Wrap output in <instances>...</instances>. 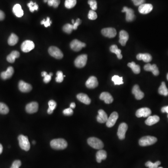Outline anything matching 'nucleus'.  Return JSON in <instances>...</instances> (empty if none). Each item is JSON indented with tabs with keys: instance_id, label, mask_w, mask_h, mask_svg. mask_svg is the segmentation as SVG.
Masks as SVG:
<instances>
[{
	"instance_id": "nucleus-57",
	"label": "nucleus",
	"mask_w": 168,
	"mask_h": 168,
	"mask_svg": "<svg viewBox=\"0 0 168 168\" xmlns=\"http://www.w3.org/2000/svg\"><path fill=\"white\" fill-rule=\"evenodd\" d=\"M44 2H47L48 0H44Z\"/></svg>"
},
{
	"instance_id": "nucleus-4",
	"label": "nucleus",
	"mask_w": 168,
	"mask_h": 168,
	"mask_svg": "<svg viewBox=\"0 0 168 168\" xmlns=\"http://www.w3.org/2000/svg\"><path fill=\"white\" fill-rule=\"evenodd\" d=\"M19 141V143L20 148L22 150L28 151L30 149V145L28 137L21 134L19 136L18 138Z\"/></svg>"
},
{
	"instance_id": "nucleus-39",
	"label": "nucleus",
	"mask_w": 168,
	"mask_h": 168,
	"mask_svg": "<svg viewBox=\"0 0 168 168\" xmlns=\"http://www.w3.org/2000/svg\"><path fill=\"white\" fill-rule=\"evenodd\" d=\"M63 30L67 34H71L73 30V25L67 23L64 26Z\"/></svg>"
},
{
	"instance_id": "nucleus-58",
	"label": "nucleus",
	"mask_w": 168,
	"mask_h": 168,
	"mask_svg": "<svg viewBox=\"0 0 168 168\" xmlns=\"http://www.w3.org/2000/svg\"><path fill=\"white\" fill-rule=\"evenodd\" d=\"M32 143L34 144H35L36 143H35V141H33Z\"/></svg>"
},
{
	"instance_id": "nucleus-38",
	"label": "nucleus",
	"mask_w": 168,
	"mask_h": 168,
	"mask_svg": "<svg viewBox=\"0 0 168 168\" xmlns=\"http://www.w3.org/2000/svg\"><path fill=\"white\" fill-rule=\"evenodd\" d=\"M27 6L29 8L30 11L32 12H33L34 11H37L38 9V5L36 2H33L32 1H30L28 4Z\"/></svg>"
},
{
	"instance_id": "nucleus-49",
	"label": "nucleus",
	"mask_w": 168,
	"mask_h": 168,
	"mask_svg": "<svg viewBox=\"0 0 168 168\" xmlns=\"http://www.w3.org/2000/svg\"><path fill=\"white\" fill-rule=\"evenodd\" d=\"M82 22V21L80 20V19L78 18L77 19L76 21L75 22L74 24L73 25V30H76L77 29L78 26L80 25Z\"/></svg>"
},
{
	"instance_id": "nucleus-11",
	"label": "nucleus",
	"mask_w": 168,
	"mask_h": 168,
	"mask_svg": "<svg viewBox=\"0 0 168 168\" xmlns=\"http://www.w3.org/2000/svg\"><path fill=\"white\" fill-rule=\"evenodd\" d=\"M151 114V111L148 108H141L137 110L136 116L138 118L140 117H148Z\"/></svg>"
},
{
	"instance_id": "nucleus-44",
	"label": "nucleus",
	"mask_w": 168,
	"mask_h": 168,
	"mask_svg": "<svg viewBox=\"0 0 168 168\" xmlns=\"http://www.w3.org/2000/svg\"><path fill=\"white\" fill-rule=\"evenodd\" d=\"M88 18L90 20H94L97 18V13L93 10H90L89 12L88 15Z\"/></svg>"
},
{
	"instance_id": "nucleus-50",
	"label": "nucleus",
	"mask_w": 168,
	"mask_h": 168,
	"mask_svg": "<svg viewBox=\"0 0 168 168\" xmlns=\"http://www.w3.org/2000/svg\"><path fill=\"white\" fill-rule=\"evenodd\" d=\"M134 5L136 6H140L141 5L143 4L145 2V0H132Z\"/></svg>"
},
{
	"instance_id": "nucleus-55",
	"label": "nucleus",
	"mask_w": 168,
	"mask_h": 168,
	"mask_svg": "<svg viewBox=\"0 0 168 168\" xmlns=\"http://www.w3.org/2000/svg\"><path fill=\"white\" fill-rule=\"evenodd\" d=\"M47 74V73L46 72H42V76L43 77H44Z\"/></svg>"
},
{
	"instance_id": "nucleus-12",
	"label": "nucleus",
	"mask_w": 168,
	"mask_h": 168,
	"mask_svg": "<svg viewBox=\"0 0 168 168\" xmlns=\"http://www.w3.org/2000/svg\"><path fill=\"white\" fill-rule=\"evenodd\" d=\"M103 36L108 38H113L116 36L117 32L116 30L113 28H104L101 30Z\"/></svg>"
},
{
	"instance_id": "nucleus-21",
	"label": "nucleus",
	"mask_w": 168,
	"mask_h": 168,
	"mask_svg": "<svg viewBox=\"0 0 168 168\" xmlns=\"http://www.w3.org/2000/svg\"><path fill=\"white\" fill-rule=\"evenodd\" d=\"M129 38V34L125 30H121L119 32V43L122 46H125Z\"/></svg>"
},
{
	"instance_id": "nucleus-3",
	"label": "nucleus",
	"mask_w": 168,
	"mask_h": 168,
	"mask_svg": "<svg viewBox=\"0 0 168 168\" xmlns=\"http://www.w3.org/2000/svg\"><path fill=\"white\" fill-rule=\"evenodd\" d=\"M87 143L91 147L96 150H101L104 147L103 142L100 139L96 137L88 138Z\"/></svg>"
},
{
	"instance_id": "nucleus-5",
	"label": "nucleus",
	"mask_w": 168,
	"mask_h": 168,
	"mask_svg": "<svg viewBox=\"0 0 168 168\" xmlns=\"http://www.w3.org/2000/svg\"><path fill=\"white\" fill-rule=\"evenodd\" d=\"M87 60V55H80L76 58L74 61V64L77 68H81L85 67L86 64Z\"/></svg>"
},
{
	"instance_id": "nucleus-28",
	"label": "nucleus",
	"mask_w": 168,
	"mask_h": 168,
	"mask_svg": "<svg viewBox=\"0 0 168 168\" xmlns=\"http://www.w3.org/2000/svg\"><path fill=\"white\" fill-rule=\"evenodd\" d=\"M20 57V53L16 51H12L10 54L7 56V60L8 62L13 63L15 61L16 58H18Z\"/></svg>"
},
{
	"instance_id": "nucleus-16",
	"label": "nucleus",
	"mask_w": 168,
	"mask_h": 168,
	"mask_svg": "<svg viewBox=\"0 0 168 168\" xmlns=\"http://www.w3.org/2000/svg\"><path fill=\"white\" fill-rule=\"evenodd\" d=\"M86 86L87 88L90 89L96 88L98 86L97 79L94 76L90 77L86 82Z\"/></svg>"
},
{
	"instance_id": "nucleus-2",
	"label": "nucleus",
	"mask_w": 168,
	"mask_h": 168,
	"mask_svg": "<svg viewBox=\"0 0 168 168\" xmlns=\"http://www.w3.org/2000/svg\"><path fill=\"white\" fill-rule=\"evenodd\" d=\"M157 141L156 137L151 136H146L141 138L139 140V143L140 145L143 147L150 146L155 143Z\"/></svg>"
},
{
	"instance_id": "nucleus-56",
	"label": "nucleus",
	"mask_w": 168,
	"mask_h": 168,
	"mask_svg": "<svg viewBox=\"0 0 168 168\" xmlns=\"http://www.w3.org/2000/svg\"><path fill=\"white\" fill-rule=\"evenodd\" d=\"M72 24H74V22H75V21H74V20H73V19H72Z\"/></svg>"
},
{
	"instance_id": "nucleus-30",
	"label": "nucleus",
	"mask_w": 168,
	"mask_h": 168,
	"mask_svg": "<svg viewBox=\"0 0 168 168\" xmlns=\"http://www.w3.org/2000/svg\"><path fill=\"white\" fill-rule=\"evenodd\" d=\"M110 50L111 52L114 53L116 55L118 59H121L122 58V55L121 54L122 51L120 49L118 48L117 45H115V44L112 45L110 47Z\"/></svg>"
},
{
	"instance_id": "nucleus-40",
	"label": "nucleus",
	"mask_w": 168,
	"mask_h": 168,
	"mask_svg": "<svg viewBox=\"0 0 168 168\" xmlns=\"http://www.w3.org/2000/svg\"><path fill=\"white\" fill-rule=\"evenodd\" d=\"M161 164L160 161H157L155 163H153L150 161H148L145 164V165L148 168H157L159 165Z\"/></svg>"
},
{
	"instance_id": "nucleus-26",
	"label": "nucleus",
	"mask_w": 168,
	"mask_h": 168,
	"mask_svg": "<svg viewBox=\"0 0 168 168\" xmlns=\"http://www.w3.org/2000/svg\"><path fill=\"white\" fill-rule=\"evenodd\" d=\"M160 118L157 115L148 116L147 119L145 121V123L148 126H152L156 124L159 122Z\"/></svg>"
},
{
	"instance_id": "nucleus-29",
	"label": "nucleus",
	"mask_w": 168,
	"mask_h": 168,
	"mask_svg": "<svg viewBox=\"0 0 168 168\" xmlns=\"http://www.w3.org/2000/svg\"><path fill=\"white\" fill-rule=\"evenodd\" d=\"M96 160L98 162L100 163L102 160H105L107 158V153L105 151L101 150L98 151L96 153Z\"/></svg>"
},
{
	"instance_id": "nucleus-17",
	"label": "nucleus",
	"mask_w": 168,
	"mask_h": 168,
	"mask_svg": "<svg viewBox=\"0 0 168 168\" xmlns=\"http://www.w3.org/2000/svg\"><path fill=\"white\" fill-rule=\"evenodd\" d=\"M26 111L29 114H33L38 111V104L37 102L29 103L26 106Z\"/></svg>"
},
{
	"instance_id": "nucleus-33",
	"label": "nucleus",
	"mask_w": 168,
	"mask_h": 168,
	"mask_svg": "<svg viewBox=\"0 0 168 168\" xmlns=\"http://www.w3.org/2000/svg\"><path fill=\"white\" fill-rule=\"evenodd\" d=\"M128 66L132 69L134 73L135 74H139L141 72L140 67L137 65L134 62H132L131 63H128Z\"/></svg>"
},
{
	"instance_id": "nucleus-19",
	"label": "nucleus",
	"mask_w": 168,
	"mask_h": 168,
	"mask_svg": "<svg viewBox=\"0 0 168 168\" xmlns=\"http://www.w3.org/2000/svg\"><path fill=\"white\" fill-rule=\"evenodd\" d=\"M132 93L135 96L136 99L141 100L143 98L144 94L140 89L139 86L137 85H134L132 89Z\"/></svg>"
},
{
	"instance_id": "nucleus-36",
	"label": "nucleus",
	"mask_w": 168,
	"mask_h": 168,
	"mask_svg": "<svg viewBox=\"0 0 168 168\" xmlns=\"http://www.w3.org/2000/svg\"><path fill=\"white\" fill-rule=\"evenodd\" d=\"M9 112L8 107L4 103H0V114L6 115Z\"/></svg>"
},
{
	"instance_id": "nucleus-8",
	"label": "nucleus",
	"mask_w": 168,
	"mask_h": 168,
	"mask_svg": "<svg viewBox=\"0 0 168 168\" xmlns=\"http://www.w3.org/2000/svg\"><path fill=\"white\" fill-rule=\"evenodd\" d=\"M35 48V44L30 40H26L21 45V50L23 52H28L31 51Z\"/></svg>"
},
{
	"instance_id": "nucleus-10",
	"label": "nucleus",
	"mask_w": 168,
	"mask_h": 168,
	"mask_svg": "<svg viewBox=\"0 0 168 168\" xmlns=\"http://www.w3.org/2000/svg\"><path fill=\"white\" fill-rule=\"evenodd\" d=\"M119 115L116 112H112L106 122L107 126L108 128H111L115 125L117 119L118 118Z\"/></svg>"
},
{
	"instance_id": "nucleus-42",
	"label": "nucleus",
	"mask_w": 168,
	"mask_h": 168,
	"mask_svg": "<svg viewBox=\"0 0 168 168\" xmlns=\"http://www.w3.org/2000/svg\"><path fill=\"white\" fill-rule=\"evenodd\" d=\"M64 75L61 71H58L57 72V77L56 78V81L58 83H61L64 80Z\"/></svg>"
},
{
	"instance_id": "nucleus-24",
	"label": "nucleus",
	"mask_w": 168,
	"mask_h": 168,
	"mask_svg": "<svg viewBox=\"0 0 168 168\" xmlns=\"http://www.w3.org/2000/svg\"><path fill=\"white\" fill-rule=\"evenodd\" d=\"M137 59L139 60H143L146 63H149L152 60V57L148 53H139L136 56Z\"/></svg>"
},
{
	"instance_id": "nucleus-14",
	"label": "nucleus",
	"mask_w": 168,
	"mask_h": 168,
	"mask_svg": "<svg viewBox=\"0 0 168 168\" xmlns=\"http://www.w3.org/2000/svg\"><path fill=\"white\" fill-rule=\"evenodd\" d=\"M152 4H143L139 6L138 11L141 14H147L150 13L153 9Z\"/></svg>"
},
{
	"instance_id": "nucleus-52",
	"label": "nucleus",
	"mask_w": 168,
	"mask_h": 168,
	"mask_svg": "<svg viewBox=\"0 0 168 168\" xmlns=\"http://www.w3.org/2000/svg\"><path fill=\"white\" fill-rule=\"evenodd\" d=\"M162 112H167L168 114V105L165 107H162L161 109Z\"/></svg>"
},
{
	"instance_id": "nucleus-51",
	"label": "nucleus",
	"mask_w": 168,
	"mask_h": 168,
	"mask_svg": "<svg viewBox=\"0 0 168 168\" xmlns=\"http://www.w3.org/2000/svg\"><path fill=\"white\" fill-rule=\"evenodd\" d=\"M5 15L4 13L2 11L0 10V21L4 20V19L5 18Z\"/></svg>"
},
{
	"instance_id": "nucleus-60",
	"label": "nucleus",
	"mask_w": 168,
	"mask_h": 168,
	"mask_svg": "<svg viewBox=\"0 0 168 168\" xmlns=\"http://www.w3.org/2000/svg\"><path fill=\"white\" fill-rule=\"evenodd\" d=\"M157 168H163L162 167H158Z\"/></svg>"
},
{
	"instance_id": "nucleus-27",
	"label": "nucleus",
	"mask_w": 168,
	"mask_h": 168,
	"mask_svg": "<svg viewBox=\"0 0 168 168\" xmlns=\"http://www.w3.org/2000/svg\"><path fill=\"white\" fill-rule=\"evenodd\" d=\"M13 12L15 16L18 18H21L23 15V11L19 4H16L14 5L13 8Z\"/></svg>"
},
{
	"instance_id": "nucleus-61",
	"label": "nucleus",
	"mask_w": 168,
	"mask_h": 168,
	"mask_svg": "<svg viewBox=\"0 0 168 168\" xmlns=\"http://www.w3.org/2000/svg\"></svg>"
},
{
	"instance_id": "nucleus-32",
	"label": "nucleus",
	"mask_w": 168,
	"mask_h": 168,
	"mask_svg": "<svg viewBox=\"0 0 168 168\" xmlns=\"http://www.w3.org/2000/svg\"><path fill=\"white\" fill-rule=\"evenodd\" d=\"M18 37L15 34L12 33L11 34L8 39V44L11 46H14L18 43Z\"/></svg>"
},
{
	"instance_id": "nucleus-7",
	"label": "nucleus",
	"mask_w": 168,
	"mask_h": 168,
	"mask_svg": "<svg viewBox=\"0 0 168 168\" xmlns=\"http://www.w3.org/2000/svg\"><path fill=\"white\" fill-rule=\"evenodd\" d=\"M86 46L85 43H83L77 39L73 40L70 44L71 49L75 51H80L83 48L85 47Z\"/></svg>"
},
{
	"instance_id": "nucleus-18",
	"label": "nucleus",
	"mask_w": 168,
	"mask_h": 168,
	"mask_svg": "<svg viewBox=\"0 0 168 168\" xmlns=\"http://www.w3.org/2000/svg\"><path fill=\"white\" fill-rule=\"evenodd\" d=\"M144 69L148 72H151L155 76H158L159 74V71L157 65L155 64L151 65L148 63L144 66Z\"/></svg>"
},
{
	"instance_id": "nucleus-47",
	"label": "nucleus",
	"mask_w": 168,
	"mask_h": 168,
	"mask_svg": "<svg viewBox=\"0 0 168 168\" xmlns=\"http://www.w3.org/2000/svg\"><path fill=\"white\" fill-rule=\"evenodd\" d=\"M22 163L20 160H15L13 162L11 168H19Z\"/></svg>"
},
{
	"instance_id": "nucleus-22",
	"label": "nucleus",
	"mask_w": 168,
	"mask_h": 168,
	"mask_svg": "<svg viewBox=\"0 0 168 168\" xmlns=\"http://www.w3.org/2000/svg\"><path fill=\"white\" fill-rule=\"evenodd\" d=\"M14 70L12 66H9L5 72H3L1 74V79L4 80L11 78L14 74Z\"/></svg>"
},
{
	"instance_id": "nucleus-31",
	"label": "nucleus",
	"mask_w": 168,
	"mask_h": 168,
	"mask_svg": "<svg viewBox=\"0 0 168 168\" xmlns=\"http://www.w3.org/2000/svg\"><path fill=\"white\" fill-rule=\"evenodd\" d=\"M158 93L161 95L167 96L168 95V89L166 87V84L164 82L162 83L161 85L160 86L158 89Z\"/></svg>"
},
{
	"instance_id": "nucleus-54",
	"label": "nucleus",
	"mask_w": 168,
	"mask_h": 168,
	"mask_svg": "<svg viewBox=\"0 0 168 168\" xmlns=\"http://www.w3.org/2000/svg\"><path fill=\"white\" fill-rule=\"evenodd\" d=\"M2 151H3V147L1 144L0 143V155L2 153Z\"/></svg>"
},
{
	"instance_id": "nucleus-1",
	"label": "nucleus",
	"mask_w": 168,
	"mask_h": 168,
	"mask_svg": "<svg viewBox=\"0 0 168 168\" xmlns=\"http://www.w3.org/2000/svg\"><path fill=\"white\" fill-rule=\"evenodd\" d=\"M50 145L54 150H62L67 148L68 144L65 139L58 138L52 140L50 143Z\"/></svg>"
},
{
	"instance_id": "nucleus-45",
	"label": "nucleus",
	"mask_w": 168,
	"mask_h": 168,
	"mask_svg": "<svg viewBox=\"0 0 168 168\" xmlns=\"http://www.w3.org/2000/svg\"><path fill=\"white\" fill-rule=\"evenodd\" d=\"M52 23V22L51 21H50V18L49 17H48L47 18L46 20H45V19H44L43 21L41 22V25H44V26L46 28L47 27H49Z\"/></svg>"
},
{
	"instance_id": "nucleus-59",
	"label": "nucleus",
	"mask_w": 168,
	"mask_h": 168,
	"mask_svg": "<svg viewBox=\"0 0 168 168\" xmlns=\"http://www.w3.org/2000/svg\"><path fill=\"white\" fill-rule=\"evenodd\" d=\"M167 80H168V74H167Z\"/></svg>"
},
{
	"instance_id": "nucleus-9",
	"label": "nucleus",
	"mask_w": 168,
	"mask_h": 168,
	"mask_svg": "<svg viewBox=\"0 0 168 168\" xmlns=\"http://www.w3.org/2000/svg\"><path fill=\"white\" fill-rule=\"evenodd\" d=\"M128 127L125 123H122L119 127L117 136L120 140H123L125 138L126 133L128 130Z\"/></svg>"
},
{
	"instance_id": "nucleus-34",
	"label": "nucleus",
	"mask_w": 168,
	"mask_h": 168,
	"mask_svg": "<svg viewBox=\"0 0 168 168\" xmlns=\"http://www.w3.org/2000/svg\"><path fill=\"white\" fill-rule=\"evenodd\" d=\"M49 108L47 110L48 114L49 115L52 114L53 113L54 110L57 107V103L53 100H51L48 102Z\"/></svg>"
},
{
	"instance_id": "nucleus-15",
	"label": "nucleus",
	"mask_w": 168,
	"mask_h": 168,
	"mask_svg": "<svg viewBox=\"0 0 168 168\" xmlns=\"http://www.w3.org/2000/svg\"><path fill=\"white\" fill-rule=\"evenodd\" d=\"M18 87L20 91L22 93H28L31 91L32 89L31 85L22 80H21L19 82Z\"/></svg>"
},
{
	"instance_id": "nucleus-13",
	"label": "nucleus",
	"mask_w": 168,
	"mask_h": 168,
	"mask_svg": "<svg viewBox=\"0 0 168 168\" xmlns=\"http://www.w3.org/2000/svg\"><path fill=\"white\" fill-rule=\"evenodd\" d=\"M122 12H126V19L127 22H132L135 19L134 11L131 8H129L128 7H123L122 11Z\"/></svg>"
},
{
	"instance_id": "nucleus-48",
	"label": "nucleus",
	"mask_w": 168,
	"mask_h": 168,
	"mask_svg": "<svg viewBox=\"0 0 168 168\" xmlns=\"http://www.w3.org/2000/svg\"><path fill=\"white\" fill-rule=\"evenodd\" d=\"M53 75L52 73H50L49 74H47L44 77V81L45 83H48L51 80V76Z\"/></svg>"
},
{
	"instance_id": "nucleus-46",
	"label": "nucleus",
	"mask_w": 168,
	"mask_h": 168,
	"mask_svg": "<svg viewBox=\"0 0 168 168\" xmlns=\"http://www.w3.org/2000/svg\"><path fill=\"white\" fill-rule=\"evenodd\" d=\"M63 112L64 115L66 116H71L73 114V110L70 108L65 109Z\"/></svg>"
},
{
	"instance_id": "nucleus-53",
	"label": "nucleus",
	"mask_w": 168,
	"mask_h": 168,
	"mask_svg": "<svg viewBox=\"0 0 168 168\" xmlns=\"http://www.w3.org/2000/svg\"><path fill=\"white\" fill-rule=\"evenodd\" d=\"M75 107L76 104L75 103H74V102H72L71 104H70V108H71L72 109H73V108H74Z\"/></svg>"
},
{
	"instance_id": "nucleus-6",
	"label": "nucleus",
	"mask_w": 168,
	"mask_h": 168,
	"mask_svg": "<svg viewBox=\"0 0 168 168\" xmlns=\"http://www.w3.org/2000/svg\"><path fill=\"white\" fill-rule=\"evenodd\" d=\"M48 52L51 56L56 59H61L64 56L61 51L56 46L50 47L48 50Z\"/></svg>"
},
{
	"instance_id": "nucleus-20",
	"label": "nucleus",
	"mask_w": 168,
	"mask_h": 168,
	"mask_svg": "<svg viewBox=\"0 0 168 168\" xmlns=\"http://www.w3.org/2000/svg\"><path fill=\"white\" fill-rule=\"evenodd\" d=\"M100 99L104 101L105 103L109 104L113 102L114 99L110 93L108 92H103L100 96Z\"/></svg>"
},
{
	"instance_id": "nucleus-23",
	"label": "nucleus",
	"mask_w": 168,
	"mask_h": 168,
	"mask_svg": "<svg viewBox=\"0 0 168 168\" xmlns=\"http://www.w3.org/2000/svg\"><path fill=\"white\" fill-rule=\"evenodd\" d=\"M108 119V116L106 112L102 109L99 110L98 115L97 117V120L99 123H104L107 122Z\"/></svg>"
},
{
	"instance_id": "nucleus-35",
	"label": "nucleus",
	"mask_w": 168,
	"mask_h": 168,
	"mask_svg": "<svg viewBox=\"0 0 168 168\" xmlns=\"http://www.w3.org/2000/svg\"><path fill=\"white\" fill-rule=\"evenodd\" d=\"M112 80L114 82L115 85H120L123 84V78L118 75H115L112 78Z\"/></svg>"
},
{
	"instance_id": "nucleus-43",
	"label": "nucleus",
	"mask_w": 168,
	"mask_h": 168,
	"mask_svg": "<svg viewBox=\"0 0 168 168\" xmlns=\"http://www.w3.org/2000/svg\"><path fill=\"white\" fill-rule=\"evenodd\" d=\"M88 3L93 11H96L97 9V2L96 0H88Z\"/></svg>"
},
{
	"instance_id": "nucleus-37",
	"label": "nucleus",
	"mask_w": 168,
	"mask_h": 168,
	"mask_svg": "<svg viewBox=\"0 0 168 168\" xmlns=\"http://www.w3.org/2000/svg\"><path fill=\"white\" fill-rule=\"evenodd\" d=\"M77 4V0H65V5L66 8L70 9L75 6Z\"/></svg>"
},
{
	"instance_id": "nucleus-25",
	"label": "nucleus",
	"mask_w": 168,
	"mask_h": 168,
	"mask_svg": "<svg viewBox=\"0 0 168 168\" xmlns=\"http://www.w3.org/2000/svg\"><path fill=\"white\" fill-rule=\"evenodd\" d=\"M77 98L80 102H82L84 104L86 105L90 104L91 102V99L88 96V95L85 93H80L77 95Z\"/></svg>"
},
{
	"instance_id": "nucleus-41",
	"label": "nucleus",
	"mask_w": 168,
	"mask_h": 168,
	"mask_svg": "<svg viewBox=\"0 0 168 168\" xmlns=\"http://www.w3.org/2000/svg\"><path fill=\"white\" fill-rule=\"evenodd\" d=\"M60 0H48L47 3L50 6H53L55 8H57L60 4Z\"/></svg>"
}]
</instances>
